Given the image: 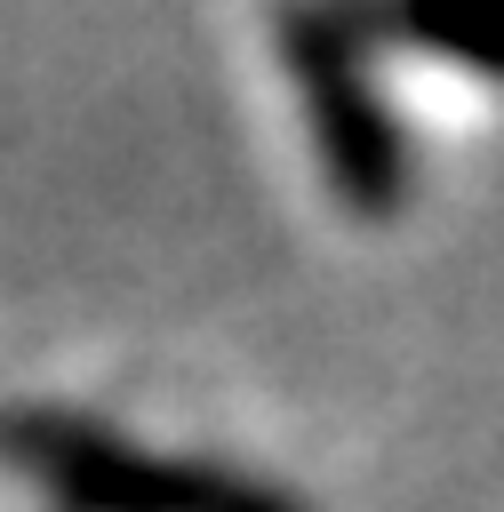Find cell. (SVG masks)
Listing matches in <instances>:
<instances>
[{"label":"cell","instance_id":"obj_1","mask_svg":"<svg viewBox=\"0 0 504 512\" xmlns=\"http://www.w3.org/2000/svg\"><path fill=\"white\" fill-rule=\"evenodd\" d=\"M0 456L48 488L64 512H304L296 496L200 464V456H144L128 432L72 416V408H8Z\"/></svg>","mask_w":504,"mask_h":512},{"label":"cell","instance_id":"obj_2","mask_svg":"<svg viewBox=\"0 0 504 512\" xmlns=\"http://www.w3.org/2000/svg\"><path fill=\"white\" fill-rule=\"evenodd\" d=\"M280 56H288V80L312 112V144H320L336 200L352 216H392L408 192V152L392 136L384 96L368 88L360 24L352 16H296V24H280Z\"/></svg>","mask_w":504,"mask_h":512},{"label":"cell","instance_id":"obj_3","mask_svg":"<svg viewBox=\"0 0 504 512\" xmlns=\"http://www.w3.org/2000/svg\"><path fill=\"white\" fill-rule=\"evenodd\" d=\"M384 32L440 48V56H456L480 80H504V8H488V16H432V24H384Z\"/></svg>","mask_w":504,"mask_h":512}]
</instances>
